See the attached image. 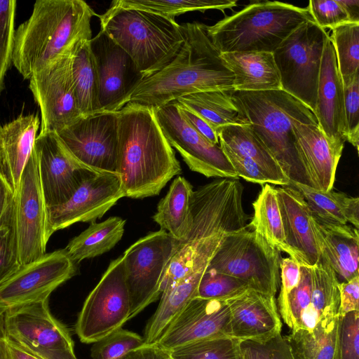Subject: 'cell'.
<instances>
[{
  "mask_svg": "<svg viewBox=\"0 0 359 359\" xmlns=\"http://www.w3.org/2000/svg\"><path fill=\"white\" fill-rule=\"evenodd\" d=\"M116 175L124 196L158 195L181 173L180 163L154 109L128 103L118 111Z\"/></svg>",
  "mask_w": 359,
  "mask_h": 359,
  "instance_id": "cell-1",
  "label": "cell"
},
{
  "mask_svg": "<svg viewBox=\"0 0 359 359\" xmlns=\"http://www.w3.org/2000/svg\"><path fill=\"white\" fill-rule=\"evenodd\" d=\"M243 192L238 179L231 178L217 179L194 191L191 227L165 269L161 294L194 269L208 266L225 235L246 225Z\"/></svg>",
  "mask_w": 359,
  "mask_h": 359,
  "instance_id": "cell-2",
  "label": "cell"
},
{
  "mask_svg": "<svg viewBox=\"0 0 359 359\" xmlns=\"http://www.w3.org/2000/svg\"><path fill=\"white\" fill-rule=\"evenodd\" d=\"M181 28L184 42L176 56L158 72L144 79L127 104L156 109L189 94L234 90L233 74L208 36L206 25L194 22L183 24Z\"/></svg>",
  "mask_w": 359,
  "mask_h": 359,
  "instance_id": "cell-3",
  "label": "cell"
},
{
  "mask_svg": "<svg viewBox=\"0 0 359 359\" xmlns=\"http://www.w3.org/2000/svg\"><path fill=\"white\" fill-rule=\"evenodd\" d=\"M97 15L82 0H38L32 14L15 29L12 64L25 79L92 39Z\"/></svg>",
  "mask_w": 359,
  "mask_h": 359,
  "instance_id": "cell-4",
  "label": "cell"
},
{
  "mask_svg": "<svg viewBox=\"0 0 359 359\" xmlns=\"http://www.w3.org/2000/svg\"><path fill=\"white\" fill-rule=\"evenodd\" d=\"M245 123L271 153L290 184H308L295 148L293 124H318L314 113L283 90L232 92Z\"/></svg>",
  "mask_w": 359,
  "mask_h": 359,
  "instance_id": "cell-5",
  "label": "cell"
},
{
  "mask_svg": "<svg viewBox=\"0 0 359 359\" xmlns=\"http://www.w3.org/2000/svg\"><path fill=\"white\" fill-rule=\"evenodd\" d=\"M97 15L100 29L130 55L144 79L172 61L184 42L175 20L147 10L112 2L104 13Z\"/></svg>",
  "mask_w": 359,
  "mask_h": 359,
  "instance_id": "cell-6",
  "label": "cell"
},
{
  "mask_svg": "<svg viewBox=\"0 0 359 359\" xmlns=\"http://www.w3.org/2000/svg\"><path fill=\"white\" fill-rule=\"evenodd\" d=\"M313 20L307 8L280 1H257L225 17L206 31L221 53H273L304 22Z\"/></svg>",
  "mask_w": 359,
  "mask_h": 359,
  "instance_id": "cell-7",
  "label": "cell"
},
{
  "mask_svg": "<svg viewBox=\"0 0 359 359\" xmlns=\"http://www.w3.org/2000/svg\"><path fill=\"white\" fill-rule=\"evenodd\" d=\"M249 224L228 233L206 270L236 277L250 289L276 296L280 283V254Z\"/></svg>",
  "mask_w": 359,
  "mask_h": 359,
  "instance_id": "cell-8",
  "label": "cell"
},
{
  "mask_svg": "<svg viewBox=\"0 0 359 359\" xmlns=\"http://www.w3.org/2000/svg\"><path fill=\"white\" fill-rule=\"evenodd\" d=\"M329 36L313 20H309L273 52L281 90L303 102L313 113L323 48Z\"/></svg>",
  "mask_w": 359,
  "mask_h": 359,
  "instance_id": "cell-9",
  "label": "cell"
},
{
  "mask_svg": "<svg viewBox=\"0 0 359 359\" xmlns=\"http://www.w3.org/2000/svg\"><path fill=\"white\" fill-rule=\"evenodd\" d=\"M179 242L160 229L140 238L121 255L130 297V320L158 299L164 273Z\"/></svg>",
  "mask_w": 359,
  "mask_h": 359,
  "instance_id": "cell-10",
  "label": "cell"
},
{
  "mask_svg": "<svg viewBox=\"0 0 359 359\" xmlns=\"http://www.w3.org/2000/svg\"><path fill=\"white\" fill-rule=\"evenodd\" d=\"M130 302L123 259L109 264L100 280L86 297L75 324V332L85 344L95 343L122 327L129 320Z\"/></svg>",
  "mask_w": 359,
  "mask_h": 359,
  "instance_id": "cell-11",
  "label": "cell"
},
{
  "mask_svg": "<svg viewBox=\"0 0 359 359\" xmlns=\"http://www.w3.org/2000/svg\"><path fill=\"white\" fill-rule=\"evenodd\" d=\"M49 299L5 311L7 336L41 359H77L66 326L50 313Z\"/></svg>",
  "mask_w": 359,
  "mask_h": 359,
  "instance_id": "cell-12",
  "label": "cell"
},
{
  "mask_svg": "<svg viewBox=\"0 0 359 359\" xmlns=\"http://www.w3.org/2000/svg\"><path fill=\"white\" fill-rule=\"evenodd\" d=\"M118 111H100L80 117L57 132L70 154L95 172L116 174Z\"/></svg>",
  "mask_w": 359,
  "mask_h": 359,
  "instance_id": "cell-13",
  "label": "cell"
},
{
  "mask_svg": "<svg viewBox=\"0 0 359 359\" xmlns=\"http://www.w3.org/2000/svg\"><path fill=\"white\" fill-rule=\"evenodd\" d=\"M73 50L29 79L41 113L39 133H57L82 116L72 76Z\"/></svg>",
  "mask_w": 359,
  "mask_h": 359,
  "instance_id": "cell-14",
  "label": "cell"
},
{
  "mask_svg": "<svg viewBox=\"0 0 359 359\" xmlns=\"http://www.w3.org/2000/svg\"><path fill=\"white\" fill-rule=\"evenodd\" d=\"M76 273V263L65 249L46 253L21 265L0 285V311L49 299L50 294Z\"/></svg>",
  "mask_w": 359,
  "mask_h": 359,
  "instance_id": "cell-15",
  "label": "cell"
},
{
  "mask_svg": "<svg viewBox=\"0 0 359 359\" xmlns=\"http://www.w3.org/2000/svg\"><path fill=\"white\" fill-rule=\"evenodd\" d=\"M15 230L20 265L46 254V212L36 156L32 152L13 195Z\"/></svg>",
  "mask_w": 359,
  "mask_h": 359,
  "instance_id": "cell-16",
  "label": "cell"
},
{
  "mask_svg": "<svg viewBox=\"0 0 359 359\" xmlns=\"http://www.w3.org/2000/svg\"><path fill=\"white\" fill-rule=\"evenodd\" d=\"M164 135L189 168L207 177L238 179L219 144H213L182 118L176 101L154 109Z\"/></svg>",
  "mask_w": 359,
  "mask_h": 359,
  "instance_id": "cell-17",
  "label": "cell"
},
{
  "mask_svg": "<svg viewBox=\"0 0 359 359\" xmlns=\"http://www.w3.org/2000/svg\"><path fill=\"white\" fill-rule=\"evenodd\" d=\"M125 197L116 174L95 172L86 178L65 203L46 207V239L78 222H95Z\"/></svg>",
  "mask_w": 359,
  "mask_h": 359,
  "instance_id": "cell-18",
  "label": "cell"
},
{
  "mask_svg": "<svg viewBox=\"0 0 359 359\" xmlns=\"http://www.w3.org/2000/svg\"><path fill=\"white\" fill-rule=\"evenodd\" d=\"M33 151L46 207L67 201L83 181L95 172L70 154L55 132L39 133Z\"/></svg>",
  "mask_w": 359,
  "mask_h": 359,
  "instance_id": "cell-19",
  "label": "cell"
},
{
  "mask_svg": "<svg viewBox=\"0 0 359 359\" xmlns=\"http://www.w3.org/2000/svg\"><path fill=\"white\" fill-rule=\"evenodd\" d=\"M100 80V111H118L144 79L130 55L105 32L90 41Z\"/></svg>",
  "mask_w": 359,
  "mask_h": 359,
  "instance_id": "cell-20",
  "label": "cell"
},
{
  "mask_svg": "<svg viewBox=\"0 0 359 359\" xmlns=\"http://www.w3.org/2000/svg\"><path fill=\"white\" fill-rule=\"evenodd\" d=\"M217 337H231L226 299H191L156 344L170 351L186 344Z\"/></svg>",
  "mask_w": 359,
  "mask_h": 359,
  "instance_id": "cell-21",
  "label": "cell"
},
{
  "mask_svg": "<svg viewBox=\"0 0 359 359\" xmlns=\"http://www.w3.org/2000/svg\"><path fill=\"white\" fill-rule=\"evenodd\" d=\"M226 302L232 338L264 341L281 333L282 321L275 296L248 288Z\"/></svg>",
  "mask_w": 359,
  "mask_h": 359,
  "instance_id": "cell-22",
  "label": "cell"
},
{
  "mask_svg": "<svg viewBox=\"0 0 359 359\" xmlns=\"http://www.w3.org/2000/svg\"><path fill=\"white\" fill-rule=\"evenodd\" d=\"M295 148L309 185L323 191L332 190L344 144L331 142L318 124H293Z\"/></svg>",
  "mask_w": 359,
  "mask_h": 359,
  "instance_id": "cell-23",
  "label": "cell"
},
{
  "mask_svg": "<svg viewBox=\"0 0 359 359\" xmlns=\"http://www.w3.org/2000/svg\"><path fill=\"white\" fill-rule=\"evenodd\" d=\"M314 114L319 128L328 140L344 144L346 126L344 85L330 36L322 55Z\"/></svg>",
  "mask_w": 359,
  "mask_h": 359,
  "instance_id": "cell-24",
  "label": "cell"
},
{
  "mask_svg": "<svg viewBox=\"0 0 359 359\" xmlns=\"http://www.w3.org/2000/svg\"><path fill=\"white\" fill-rule=\"evenodd\" d=\"M276 189L288 255L300 265L313 266L320 254L311 226V210L293 187L280 186Z\"/></svg>",
  "mask_w": 359,
  "mask_h": 359,
  "instance_id": "cell-25",
  "label": "cell"
},
{
  "mask_svg": "<svg viewBox=\"0 0 359 359\" xmlns=\"http://www.w3.org/2000/svg\"><path fill=\"white\" fill-rule=\"evenodd\" d=\"M310 223L320 258L344 281L359 276L358 229L347 224H332L316 217L311 212Z\"/></svg>",
  "mask_w": 359,
  "mask_h": 359,
  "instance_id": "cell-26",
  "label": "cell"
},
{
  "mask_svg": "<svg viewBox=\"0 0 359 359\" xmlns=\"http://www.w3.org/2000/svg\"><path fill=\"white\" fill-rule=\"evenodd\" d=\"M40 125L38 114H20L0 124V175L13 195L32 152Z\"/></svg>",
  "mask_w": 359,
  "mask_h": 359,
  "instance_id": "cell-27",
  "label": "cell"
},
{
  "mask_svg": "<svg viewBox=\"0 0 359 359\" xmlns=\"http://www.w3.org/2000/svg\"><path fill=\"white\" fill-rule=\"evenodd\" d=\"M221 57L233 74L235 91L281 90L280 75L273 53H222Z\"/></svg>",
  "mask_w": 359,
  "mask_h": 359,
  "instance_id": "cell-28",
  "label": "cell"
},
{
  "mask_svg": "<svg viewBox=\"0 0 359 359\" xmlns=\"http://www.w3.org/2000/svg\"><path fill=\"white\" fill-rule=\"evenodd\" d=\"M207 266L194 269L186 276L165 288L156 311L148 320L143 339L145 344H154L171 323L196 297L200 280Z\"/></svg>",
  "mask_w": 359,
  "mask_h": 359,
  "instance_id": "cell-29",
  "label": "cell"
},
{
  "mask_svg": "<svg viewBox=\"0 0 359 359\" xmlns=\"http://www.w3.org/2000/svg\"><path fill=\"white\" fill-rule=\"evenodd\" d=\"M219 142L240 156L252 160L272 179L273 184L290 186V182L269 150L248 123L226 125L216 130Z\"/></svg>",
  "mask_w": 359,
  "mask_h": 359,
  "instance_id": "cell-30",
  "label": "cell"
},
{
  "mask_svg": "<svg viewBox=\"0 0 359 359\" xmlns=\"http://www.w3.org/2000/svg\"><path fill=\"white\" fill-rule=\"evenodd\" d=\"M194 190L183 177H177L166 195L159 201L153 219L173 238L183 240L191 224V201Z\"/></svg>",
  "mask_w": 359,
  "mask_h": 359,
  "instance_id": "cell-31",
  "label": "cell"
},
{
  "mask_svg": "<svg viewBox=\"0 0 359 359\" xmlns=\"http://www.w3.org/2000/svg\"><path fill=\"white\" fill-rule=\"evenodd\" d=\"M341 317L311 330L291 331L285 337L294 359H339Z\"/></svg>",
  "mask_w": 359,
  "mask_h": 359,
  "instance_id": "cell-32",
  "label": "cell"
},
{
  "mask_svg": "<svg viewBox=\"0 0 359 359\" xmlns=\"http://www.w3.org/2000/svg\"><path fill=\"white\" fill-rule=\"evenodd\" d=\"M126 220L110 217L102 222H92L65 248L74 263L100 256L111 250L121 241Z\"/></svg>",
  "mask_w": 359,
  "mask_h": 359,
  "instance_id": "cell-33",
  "label": "cell"
},
{
  "mask_svg": "<svg viewBox=\"0 0 359 359\" xmlns=\"http://www.w3.org/2000/svg\"><path fill=\"white\" fill-rule=\"evenodd\" d=\"M233 90L198 92L182 96L176 101L200 116L216 132L224 126L245 123L233 98Z\"/></svg>",
  "mask_w": 359,
  "mask_h": 359,
  "instance_id": "cell-34",
  "label": "cell"
},
{
  "mask_svg": "<svg viewBox=\"0 0 359 359\" xmlns=\"http://www.w3.org/2000/svg\"><path fill=\"white\" fill-rule=\"evenodd\" d=\"M90 41L79 43L72 53V76L82 116L100 111L99 75Z\"/></svg>",
  "mask_w": 359,
  "mask_h": 359,
  "instance_id": "cell-35",
  "label": "cell"
},
{
  "mask_svg": "<svg viewBox=\"0 0 359 359\" xmlns=\"http://www.w3.org/2000/svg\"><path fill=\"white\" fill-rule=\"evenodd\" d=\"M252 206L254 215L249 224L278 250L289 254L276 187L265 184Z\"/></svg>",
  "mask_w": 359,
  "mask_h": 359,
  "instance_id": "cell-36",
  "label": "cell"
},
{
  "mask_svg": "<svg viewBox=\"0 0 359 359\" xmlns=\"http://www.w3.org/2000/svg\"><path fill=\"white\" fill-rule=\"evenodd\" d=\"M290 186L301 193L311 213L318 219L332 224L347 223L345 208L349 196L332 190L323 191L298 182H292Z\"/></svg>",
  "mask_w": 359,
  "mask_h": 359,
  "instance_id": "cell-37",
  "label": "cell"
},
{
  "mask_svg": "<svg viewBox=\"0 0 359 359\" xmlns=\"http://www.w3.org/2000/svg\"><path fill=\"white\" fill-rule=\"evenodd\" d=\"M333 43L343 85L359 73V22H347L332 29Z\"/></svg>",
  "mask_w": 359,
  "mask_h": 359,
  "instance_id": "cell-38",
  "label": "cell"
},
{
  "mask_svg": "<svg viewBox=\"0 0 359 359\" xmlns=\"http://www.w3.org/2000/svg\"><path fill=\"white\" fill-rule=\"evenodd\" d=\"M112 2L123 7L147 10L172 20L190 11H224L235 7L237 3L236 1L226 0H116Z\"/></svg>",
  "mask_w": 359,
  "mask_h": 359,
  "instance_id": "cell-39",
  "label": "cell"
},
{
  "mask_svg": "<svg viewBox=\"0 0 359 359\" xmlns=\"http://www.w3.org/2000/svg\"><path fill=\"white\" fill-rule=\"evenodd\" d=\"M240 341L217 337L192 342L170 351L171 359H241Z\"/></svg>",
  "mask_w": 359,
  "mask_h": 359,
  "instance_id": "cell-40",
  "label": "cell"
},
{
  "mask_svg": "<svg viewBox=\"0 0 359 359\" xmlns=\"http://www.w3.org/2000/svg\"><path fill=\"white\" fill-rule=\"evenodd\" d=\"M144 344L140 334L121 327L93 343L90 355L92 359H118Z\"/></svg>",
  "mask_w": 359,
  "mask_h": 359,
  "instance_id": "cell-41",
  "label": "cell"
},
{
  "mask_svg": "<svg viewBox=\"0 0 359 359\" xmlns=\"http://www.w3.org/2000/svg\"><path fill=\"white\" fill-rule=\"evenodd\" d=\"M248 288L244 281L236 277L205 270L200 280L196 297L203 299H226Z\"/></svg>",
  "mask_w": 359,
  "mask_h": 359,
  "instance_id": "cell-42",
  "label": "cell"
},
{
  "mask_svg": "<svg viewBox=\"0 0 359 359\" xmlns=\"http://www.w3.org/2000/svg\"><path fill=\"white\" fill-rule=\"evenodd\" d=\"M13 204L0 223V285L20 267Z\"/></svg>",
  "mask_w": 359,
  "mask_h": 359,
  "instance_id": "cell-43",
  "label": "cell"
},
{
  "mask_svg": "<svg viewBox=\"0 0 359 359\" xmlns=\"http://www.w3.org/2000/svg\"><path fill=\"white\" fill-rule=\"evenodd\" d=\"M16 4L15 0H0V95L12 63Z\"/></svg>",
  "mask_w": 359,
  "mask_h": 359,
  "instance_id": "cell-44",
  "label": "cell"
},
{
  "mask_svg": "<svg viewBox=\"0 0 359 359\" xmlns=\"http://www.w3.org/2000/svg\"><path fill=\"white\" fill-rule=\"evenodd\" d=\"M241 359H294L285 337L281 333L264 341H240Z\"/></svg>",
  "mask_w": 359,
  "mask_h": 359,
  "instance_id": "cell-45",
  "label": "cell"
},
{
  "mask_svg": "<svg viewBox=\"0 0 359 359\" xmlns=\"http://www.w3.org/2000/svg\"><path fill=\"white\" fill-rule=\"evenodd\" d=\"M346 138L358 151L359 143V73L344 85Z\"/></svg>",
  "mask_w": 359,
  "mask_h": 359,
  "instance_id": "cell-46",
  "label": "cell"
},
{
  "mask_svg": "<svg viewBox=\"0 0 359 359\" xmlns=\"http://www.w3.org/2000/svg\"><path fill=\"white\" fill-rule=\"evenodd\" d=\"M306 8L313 21L324 29L351 22L338 0H311Z\"/></svg>",
  "mask_w": 359,
  "mask_h": 359,
  "instance_id": "cell-47",
  "label": "cell"
},
{
  "mask_svg": "<svg viewBox=\"0 0 359 359\" xmlns=\"http://www.w3.org/2000/svg\"><path fill=\"white\" fill-rule=\"evenodd\" d=\"M219 143L238 177H241L247 181L262 185L265 184H273L270 176L255 161L235 153L224 143L222 142H219Z\"/></svg>",
  "mask_w": 359,
  "mask_h": 359,
  "instance_id": "cell-48",
  "label": "cell"
},
{
  "mask_svg": "<svg viewBox=\"0 0 359 359\" xmlns=\"http://www.w3.org/2000/svg\"><path fill=\"white\" fill-rule=\"evenodd\" d=\"M339 348V359H359V311L341 318Z\"/></svg>",
  "mask_w": 359,
  "mask_h": 359,
  "instance_id": "cell-49",
  "label": "cell"
},
{
  "mask_svg": "<svg viewBox=\"0 0 359 359\" xmlns=\"http://www.w3.org/2000/svg\"><path fill=\"white\" fill-rule=\"evenodd\" d=\"M339 315L342 318L346 314L359 311V276L343 282H339Z\"/></svg>",
  "mask_w": 359,
  "mask_h": 359,
  "instance_id": "cell-50",
  "label": "cell"
},
{
  "mask_svg": "<svg viewBox=\"0 0 359 359\" xmlns=\"http://www.w3.org/2000/svg\"><path fill=\"white\" fill-rule=\"evenodd\" d=\"M176 103L181 116L191 128L210 143L219 144L215 130L204 119L190 109L180 104L177 101Z\"/></svg>",
  "mask_w": 359,
  "mask_h": 359,
  "instance_id": "cell-51",
  "label": "cell"
},
{
  "mask_svg": "<svg viewBox=\"0 0 359 359\" xmlns=\"http://www.w3.org/2000/svg\"><path fill=\"white\" fill-rule=\"evenodd\" d=\"M280 291L278 297H283L292 290L299 283L300 278V264L292 258L281 259Z\"/></svg>",
  "mask_w": 359,
  "mask_h": 359,
  "instance_id": "cell-52",
  "label": "cell"
},
{
  "mask_svg": "<svg viewBox=\"0 0 359 359\" xmlns=\"http://www.w3.org/2000/svg\"><path fill=\"white\" fill-rule=\"evenodd\" d=\"M118 359H170V352L156 344H144Z\"/></svg>",
  "mask_w": 359,
  "mask_h": 359,
  "instance_id": "cell-53",
  "label": "cell"
},
{
  "mask_svg": "<svg viewBox=\"0 0 359 359\" xmlns=\"http://www.w3.org/2000/svg\"><path fill=\"white\" fill-rule=\"evenodd\" d=\"M13 201V194L0 175V223L11 209Z\"/></svg>",
  "mask_w": 359,
  "mask_h": 359,
  "instance_id": "cell-54",
  "label": "cell"
},
{
  "mask_svg": "<svg viewBox=\"0 0 359 359\" xmlns=\"http://www.w3.org/2000/svg\"><path fill=\"white\" fill-rule=\"evenodd\" d=\"M347 222L351 223L355 229L359 227V198L349 196L345 208Z\"/></svg>",
  "mask_w": 359,
  "mask_h": 359,
  "instance_id": "cell-55",
  "label": "cell"
},
{
  "mask_svg": "<svg viewBox=\"0 0 359 359\" xmlns=\"http://www.w3.org/2000/svg\"><path fill=\"white\" fill-rule=\"evenodd\" d=\"M7 347L9 359H41L25 350L8 337L7 339Z\"/></svg>",
  "mask_w": 359,
  "mask_h": 359,
  "instance_id": "cell-56",
  "label": "cell"
},
{
  "mask_svg": "<svg viewBox=\"0 0 359 359\" xmlns=\"http://www.w3.org/2000/svg\"><path fill=\"white\" fill-rule=\"evenodd\" d=\"M338 2L345 10L350 22H359L358 0H338Z\"/></svg>",
  "mask_w": 359,
  "mask_h": 359,
  "instance_id": "cell-57",
  "label": "cell"
},
{
  "mask_svg": "<svg viewBox=\"0 0 359 359\" xmlns=\"http://www.w3.org/2000/svg\"><path fill=\"white\" fill-rule=\"evenodd\" d=\"M7 339L8 336L5 326V311H0V359H9Z\"/></svg>",
  "mask_w": 359,
  "mask_h": 359,
  "instance_id": "cell-58",
  "label": "cell"
},
{
  "mask_svg": "<svg viewBox=\"0 0 359 359\" xmlns=\"http://www.w3.org/2000/svg\"><path fill=\"white\" fill-rule=\"evenodd\" d=\"M171 359V358H170Z\"/></svg>",
  "mask_w": 359,
  "mask_h": 359,
  "instance_id": "cell-59",
  "label": "cell"
}]
</instances>
